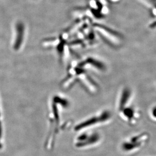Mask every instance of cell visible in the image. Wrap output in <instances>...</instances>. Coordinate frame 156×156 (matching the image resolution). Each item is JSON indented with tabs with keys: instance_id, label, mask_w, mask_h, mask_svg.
Masks as SVG:
<instances>
[{
	"instance_id": "6da1fadb",
	"label": "cell",
	"mask_w": 156,
	"mask_h": 156,
	"mask_svg": "<svg viewBox=\"0 0 156 156\" xmlns=\"http://www.w3.org/2000/svg\"><path fill=\"white\" fill-rule=\"evenodd\" d=\"M153 116L156 118V108H154V110H153Z\"/></svg>"
}]
</instances>
